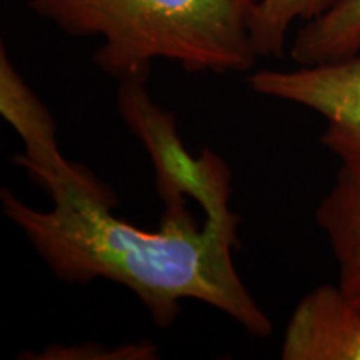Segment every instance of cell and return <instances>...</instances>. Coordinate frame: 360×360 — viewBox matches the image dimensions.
<instances>
[{
  "label": "cell",
  "mask_w": 360,
  "mask_h": 360,
  "mask_svg": "<svg viewBox=\"0 0 360 360\" xmlns=\"http://www.w3.org/2000/svg\"><path fill=\"white\" fill-rule=\"evenodd\" d=\"M24 143V154L13 162L49 192L53 207L34 209L4 187L2 210L58 281L119 283L146 305L159 328L177 321L184 300H197L229 315L250 335H270L272 322L233 262L240 217L229 205L232 174L225 160L195 197L205 212L202 225L191 215L187 193L165 188L157 191L164 202L160 229L150 232L117 217L115 193L87 167L67 160L57 135Z\"/></svg>",
  "instance_id": "cell-1"
},
{
  "label": "cell",
  "mask_w": 360,
  "mask_h": 360,
  "mask_svg": "<svg viewBox=\"0 0 360 360\" xmlns=\"http://www.w3.org/2000/svg\"><path fill=\"white\" fill-rule=\"evenodd\" d=\"M159 349L152 342L142 340L135 342V344H127L115 350H107L102 345L94 344H84V345H51L45 349L44 352L29 355V359H124V360H152L157 359Z\"/></svg>",
  "instance_id": "cell-8"
},
{
  "label": "cell",
  "mask_w": 360,
  "mask_h": 360,
  "mask_svg": "<svg viewBox=\"0 0 360 360\" xmlns=\"http://www.w3.org/2000/svg\"><path fill=\"white\" fill-rule=\"evenodd\" d=\"M289 53L299 65L328 64L360 53V0H339L323 15L304 22Z\"/></svg>",
  "instance_id": "cell-6"
},
{
  "label": "cell",
  "mask_w": 360,
  "mask_h": 360,
  "mask_svg": "<svg viewBox=\"0 0 360 360\" xmlns=\"http://www.w3.org/2000/svg\"><path fill=\"white\" fill-rule=\"evenodd\" d=\"M249 87L321 115V143L339 159L340 169L360 179V53L294 70H259L249 77Z\"/></svg>",
  "instance_id": "cell-3"
},
{
  "label": "cell",
  "mask_w": 360,
  "mask_h": 360,
  "mask_svg": "<svg viewBox=\"0 0 360 360\" xmlns=\"http://www.w3.org/2000/svg\"><path fill=\"white\" fill-rule=\"evenodd\" d=\"M260 0H29L72 37H101L94 64L119 82L147 80L164 58L191 74L250 70V24Z\"/></svg>",
  "instance_id": "cell-2"
},
{
  "label": "cell",
  "mask_w": 360,
  "mask_h": 360,
  "mask_svg": "<svg viewBox=\"0 0 360 360\" xmlns=\"http://www.w3.org/2000/svg\"><path fill=\"white\" fill-rule=\"evenodd\" d=\"M315 224L334 254L342 292L360 309V179L339 169L315 209Z\"/></svg>",
  "instance_id": "cell-5"
},
{
  "label": "cell",
  "mask_w": 360,
  "mask_h": 360,
  "mask_svg": "<svg viewBox=\"0 0 360 360\" xmlns=\"http://www.w3.org/2000/svg\"><path fill=\"white\" fill-rule=\"evenodd\" d=\"M283 360H360V309L339 285H319L295 305L283 330Z\"/></svg>",
  "instance_id": "cell-4"
},
{
  "label": "cell",
  "mask_w": 360,
  "mask_h": 360,
  "mask_svg": "<svg viewBox=\"0 0 360 360\" xmlns=\"http://www.w3.org/2000/svg\"><path fill=\"white\" fill-rule=\"evenodd\" d=\"M339 0H260L250 24V39L257 57L281 58L287 34L297 20H314Z\"/></svg>",
  "instance_id": "cell-7"
}]
</instances>
